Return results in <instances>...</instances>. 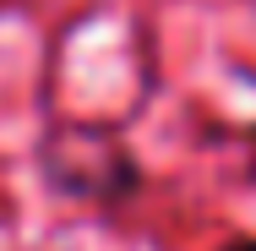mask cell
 Wrapping results in <instances>:
<instances>
[{
	"label": "cell",
	"mask_w": 256,
	"mask_h": 251,
	"mask_svg": "<svg viewBox=\"0 0 256 251\" xmlns=\"http://www.w3.org/2000/svg\"><path fill=\"white\" fill-rule=\"evenodd\" d=\"M44 180H50L60 197H71V202L120 207V202L136 197V186H142V164L120 148V142L66 131L60 142L44 148Z\"/></svg>",
	"instance_id": "cell-1"
},
{
	"label": "cell",
	"mask_w": 256,
	"mask_h": 251,
	"mask_svg": "<svg viewBox=\"0 0 256 251\" xmlns=\"http://www.w3.org/2000/svg\"><path fill=\"white\" fill-rule=\"evenodd\" d=\"M218 251H256V235H234L229 246H218Z\"/></svg>",
	"instance_id": "cell-2"
},
{
	"label": "cell",
	"mask_w": 256,
	"mask_h": 251,
	"mask_svg": "<svg viewBox=\"0 0 256 251\" xmlns=\"http://www.w3.org/2000/svg\"><path fill=\"white\" fill-rule=\"evenodd\" d=\"M251 142H256V126H251Z\"/></svg>",
	"instance_id": "cell-3"
}]
</instances>
